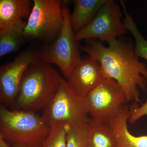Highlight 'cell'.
I'll return each instance as SVG.
<instances>
[{"label": "cell", "mask_w": 147, "mask_h": 147, "mask_svg": "<svg viewBox=\"0 0 147 147\" xmlns=\"http://www.w3.org/2000/svg\"><path fill=\"white\" fill-rule=\"evenodd\" d=\"M80 49L99 62L105 79H114L120 86L128 102H141L140 90L147 84V67L139 60L132 42L117 38L107 42L86 40Z\"/></svg>", "instance_id": "1"}, {"label": "cell", "mask_w": 147, "mask_h": 147, "mask_svg": "<svg viewBox=\"0 0 147 147\" xmlns=\"http://www.w3.org/2000/svg\"><path fill=\"white\" fill-rule=\"evenodd\" d=\"M61 78L51 64L41 59L30 65L14 102L18 110L34 113L43 110L57 91Z\"/></svg>", "instance_id": "2"}, {"label": "cell", "mask_w": 147, "mask_h": 147, "mask_svg": "<svg viewBox=\"0 0 147 147\" xmlns=\"http://www.w3.org/2000/svg\"><path fill=\"white\" fill-rule=\"evenodd\" d=\"M50 129L41 116L34 112L0 107V135L14 146L38 147Z\"/></svg>", "instance_id": "3"}, {"label": "cell", "mask_w": 147, "mask_h": 147, "mask_svg": "<svg viewBox=\"0 0 147 147\" xmlns=\"http://www.w3.org/2000/svg\"><path fill=\"white\" fill-rule=\"evenodd\" d=\"M90 115L87 96L79 94L62 78L59 88L43 110L41 117L49 126L86 120Z\"/></svg>", "instance_id": "4"}, {"label": "cell", "mask_w": 147, "mask_h": 147, "mask_svg": "<svg viewBox=\"0 0 147 147\" xmlns=\"http://www.w3.org/2000/svg\"><path fill=\"white\" fill-rule=\"evenodd\" d=\"M61 0H33L24 32L25 39L38 40L48 44L55 40L64 23Z\"/></svg>", "instance_id": "5"}, {"label": "cell", "mask_w": 147, "mask_h": 147, "mask_svg": "<svg viewBox=\"0 0 147 147\" xmlns=\"http://www.w3.org/2000/svg\"><path fill=\"white\" fill-rule=\"evenodd\" d=\"M69 3V1H63L64 23L60 33L55 40L47 44L40 51L41 59L50 64L57 66L67 79L82 59L71 27Z\"/></svg>", "instance_id": "6"}, {"label": "cell", "mask_w": 147, "mask_h": 147, "mask_svg": "<svg viewBox=\"0 0 147 147\" xmlns=\"http://www.w3.org/2000/svg\"><path fill=\"white\" fill-rule=\"evenodd\" d=\"M123 11L113 0H108L91 22L75 34L76 41L96 39L108 42L127 33L122 21Z\"/></svg>", "instance_id": "7"}, {"label": "cell", "mask_w": 147, "mask_h": 147, "mask_svg": "<svg viewBox=\"0 0 147 147\" xmlns=\"http://www.w3.org/2000/svg\"><path fill=\"white\" fill-rule=\"evenodd\" d=\"M91 118L107 122L128 102L120 86L114 79H105L87 95Z\"/></svg>", "instance_id": "8"}, {"label": "cell", "mask_w": 147, "mask_h": 147, "mask_svg": "<svg viewBox=\"0 0 147 147\" xmlns=\"http://www.w3.org/2000/svg\"><path fill=\"white\" fill-rule=\"evenodd\" d=\"M41 60L40 52L32 47L23 50L13 61L0 68V101L11 105L18 96L21 80L29 66Z\"/></svg>", "instance_id": "9"}, {"label": "cell", "mask_w": 147, "mask_h": 147, "mask_svg": "<svg viewBox=\"0 0 147 147\" xmlns=\"http://www.w3.org/2000/svg\"><path fill=\"white\" fill-rule=\"evenodd\" d=\"M105 79L99 62L89 56L77 64L67 81L75 91L87 96Z\"/></svg>", "instance_id": "10"}, {"label": "cell", "mask_w": 147, "mask_h": 147, "mask_svg": "<svg viewBox=\"0 0 147 147\" xmlns=\"http://www.w3.org/2000/svg\"><path fill=\"white\" fill-rule=\"evenodd\" d=\"M129 106L125 105L115 117L107 122L113 131L117 147H147V135L136 136L128 128Z\"/></svg>", "instance_id": "11"}, {"label": "cell", "mask_w": 147, "mask_h": 147, "mask_svg": "<svg viewBox=\"0 0 147 147\" xmlns=\"http://www.w3.org/2000/svg\"><path fill=\"white\" fill-rule=\"evenodd\" d=\"M108 0H74L71 14V27L75 33L91 22Z\"/></svg>", "instance_id": "12"}, {"label": "cell", "mask_w": 147, "mask_h": 147, "mask_svg": "<svg viewBox=\"0 0 147 147\" xmlns=\"http://www.w3.org/2000/svg\"><path fill=\"white\" fill-rule=\"evenodd\" d=\"M26 22L24 20L0 27V57L15 52L20 48L25 38Z\"/></svg>", "instance_id": "13"}, {"label": "cell", "mask_w": 147, "mask_h": 147, "mask_svg": "<svg viewBox=\"0 0 147 147\" xmlns=\"http://www.w3.org/2000/svg\"><path fill=\"white\" fill-rule=\"evenodd\" d=\"M32 7L30 0H1L0 27L28 18Z\"/></svg>", "instance_id": "14"}, {"label": "cell", "mask_w": 147, "mask_h": 147, "mask_svg": "<svg viewBox=\"0 0 147 147\" xmlns=\"http://www.w3.org/2000/svg\"><path fill=\"white\" fill-rule=\"evenodd\" d=\"M87 147H117L115 135L107 123L89 118Z\"/></svg>", "instance_id": "15"}, {"label": "cell", "mask_w": 147, "mask_h": 147, "mask_svg": "<svg viewBox=\"0 0 147 147\" xmlns=\"http://www.w3.org/2000/svg\"><path fill=\"white\" fill-rule=\"evenodd\" d=\"M124 16L123 23L128 31L131 33L134 39V50L139 57L147 61V40L139 31L132 17L128 13L123 1H120Z\"/></svg>", "instance_id": "16"}, {"label": "cell", "mask_w": 147, "mask_h": 147, "mask_svg": "<svg viewBox=\"0 0 147 147\" xmlns=\"http://www.w3.org/2000/svg\"><path fill=\"white\" fill-rule=\"evenodd\" d=\"M87 119L70 123L67 136L66 147L88 146Z\"/></svg>", "instance_id": "17"}, {"label": "cell", "mask_w": 147, "mask_h": 147, "mask_svg": "<svg viewBox=\"0 0 147 147\" xmlns=\"http://www.w3.org/2000/svg\"><path fill=\"white\" fill-rule=\"evenodd\" d=\"M70 125L61 123L51 125L48 135L38 147H66L67 136Z\"/></svg>", "instance_id": "18"}, {"label": "cell", "mask_w": 147, "mask_h": 147, "mask_svg": "<svg viewBox=\"0 0 147 147\" xmlns=\"http://www.w3.org/2000/svg\"><path fill=\"white\" fill-rule=\"evenodd\" d=\"M129 108L130 115L128 123L133 124L142 117L147 115V99L146 102L141 106H139L138 103H132L131 106H129Z\"/></svg>", "instance_id": "19"}, {"label": "cell", "mask_w": 147, "mask_h": 147, "mask_svg": "<svg viewBox=\"0 0 147 147\" xmlns=\"http://www.w3.org/2000/svg\"><path fill=\"white\" fill-rule=\"evenodd\" d=\"M0 147H10L5 139L1 135H0Z\"/></svg>", "instance_id": "20"}, {"label": "cell", "mask_w": 147, "mask_h": 147, "mask_svg": "<svg viewBox=\"0 0 147 147\" xmlns=\"http://www.w3.org/2000/svg\"><path fill=\"white\" fill-rule=\"evenodd\" d=\"M14 147H28L26 146H23V145H16V146H14Z\"/></svg>", "instance_id": "21"}]
</instances>
